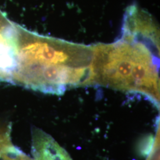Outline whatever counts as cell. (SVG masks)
<instances>
[{
  "mask_svg": "<svg viewBox=\"0 0 160 160\" xmlns=\"http://www.w3.org/2000/svg\"><path fill=\"white\" fill-rule=\"evenodd\" d=\"M17 50L11 83L58 95L68 87L91 85L93 46L42 36L18 25Z\"/></svg>",
  "mask_w": 160,
  "mask_h": 160,
  "instance_id": "1",
  "label": "cell"
},
{
  "mask_svg": "<svg viewBox=\"0 0 160 160\" xmlns=\"http://www.w3.org/2000/svg\"><path fill=\"white\" fill-rule=\"evenodd\" d=\"M93 47L91 85L141 93L159 108V31L123 24L120 39Z\"/></svg>",
  "mask_w": 160,
  "mask_h": 160,
  "instance_id": "2",
  "label": "cell"
},
{
  "mask_svg": "<svg viewBox=\"0 0 160 160\" xmlns=\"http://www.w3.org/2000/svg\"><path fill=\"white\" fill-rule=\"evenodd\" d=\"M17 24L0 11V75L9 74L16 63Z\"/></svg>",
  "mask_w": 160,
  "mask_h": 160,
  "instance_id": "3",
  "label": "cell"
},
{
  "mask_svg": "<svg viewBox=\"0 0 160 160\" xmlns=\"http://www.w3.org/2000/svg\"><path fill=\"white\" fill-rule=\"evenodd\" d=\"M32 154L35 160H72L51 136L36 128L33 131Z\"/></svg>",
  "mask_w": 160,
  "mask_h": 160,
  "instance_id": "4",
  "label": "cell"
},
{
  "mask_svg": "<svg viewBox=\"0 0 160 160\" xmlns=\"http://www.w3.org/2000/svg\"><path fill=\"white\" fill-rule=\"evenodd\" d=\"M154 139L152 135L149 134L140 140L138 145V151L139 155L143 157L149 155L153 147Z\"/></svg>",
  "mask_w": 160,
  "mask_h": 160,
  "instance_id": "5",
  "label": "cell"
},
{
  "mask_svg": "<svg viewBox=\"0 0 160 160\" xmlns=\"http://www.w3.org/2000/svg\"><path fill=\"white\" fill-rule=\"evenodd\" d=\"M160 126H158L153 147L147 160H160Z\"/></svg>",
  "mask_w": 160,
  "mask_h": 160,
  "instance_id": "6",
  "label": "cell"
}]
</instances>
